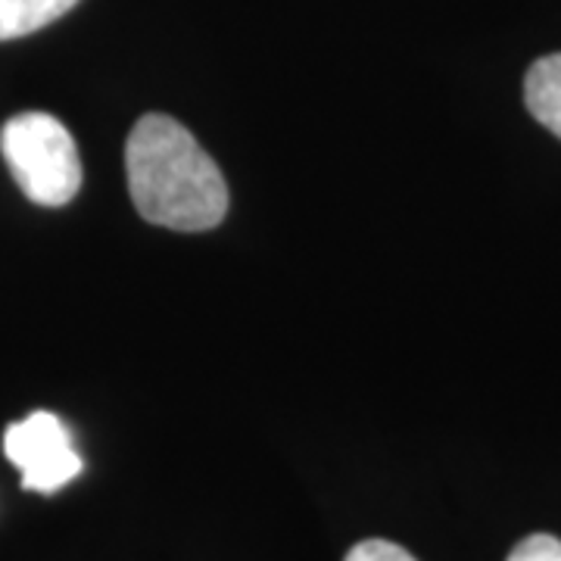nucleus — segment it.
I'll list each match as a JSON object with an SVG mask.
<instances>
[{"instance_id":"6","label":"nucleus","mask_w":561,"mask_h":561,"mask_svg":"<svg viewBox=\"0 0 561 561\" xmlns=\"http://www.w3.org/2000/svg\"><path fill=\"white\" fill-rule=\"evenodd\" d=\"M343 561H419L412 552H405L402 546L390 540H362L346 552Z\"/></svg>"},{"instance_id":"4","label":"nucleus","mask_w":561,"mask_h":561,"mask_svg":"<svg viewBox=\"0 0 561 561\" xmlns=\"http://www.w3.org/2000/svg\"><path fill=\"white\" fill-rule=\"evenodd\" d=\"M524 103L534 119L561 138V54L540 57L527 69Z\"/></svg>"},{"instance_id":"1","label":"nucleus","mask_w":561,"mask_h":561,"mask_svg":"<svg viewBox=\"0 0 561 561\" xmlns=\"http://www.w3.org/2000/svg\"><path fill=\"white\" fill-rule=\"evenodd\" d=\"M128 194L150 225L209 231L228 213V184L197 138L162 113L135 122L125 144Z\"/></svg>"},{"instance_id":"3","label":"nucleus","mask_w":561,"mask_h":561,"mask_svg":"<svg viewBox=\"0 0 561 561\" xmlns=\"http://www.w3.org/2000/svg\"><path fill=\"white\" fill-rule=\"evenodd\" d=\"M3 453L22 471V490L57 493L81 474V456L54 412H32L25 421L10 424L3 434Z\"/></svg>"},{"instance_id":"5","label":"nucleus","mask_w":561,"mask_h":561,"mask_svg":"<svg viewBox=\"0 0 561 561\" xmlns=\"http://www.w3.org/2000/svg\"><path fill=\"white\" fill-rule=\"evenodd\" d=\"M79 0H0V41L25 38L66 16Z\"/></svg>"},{"instance_id":"7","label":"nucleus","mask_w":561,"mask_h":561,"mask_svg":"<svg viewBox=\"0 0 561 561\" xmlns=\"http://www.w3.org/2000/svg\"><path fill=\"white\" fill-rule=\"evenodd\" d=\"M508 561H561V540L549 534H534L512 549Z\"/></svg>"},{"instance_id":"2","label":"nucleus","mask_w":561,"mask_h":561,"mask_svg":"<svg viewBox=\"0 0 561 561\" xmlns=\"http://www.w3.org/2000/svg\"><path fill=\"white\" fill-rule=\"evenodd\" d=\"M0 153L20 191L38 206H66L81 187L79 147L50 113H20L0 131Z\"/></svg>"}]
</instances>
